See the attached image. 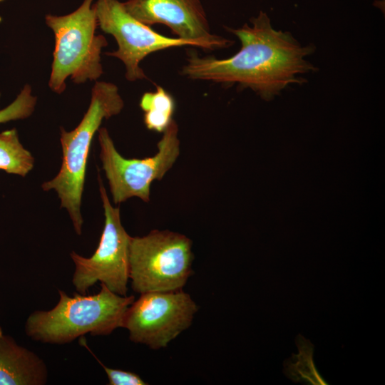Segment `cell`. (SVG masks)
Segmentation results:
<instances>
[{"label":"cell","instance_id":"obj_1","mask_svg":"<svg viewBox=\"0 0 385 385\" xmlns=\"http://www.w3.org/2000/svg\"><path fill=\"white\" fill-rule=\"evenodd\" d=\"M250 22L238 29L225 27L241 43L236 53L219 59L192 52L180 74L191 80L249 88L265 101L272 100L291 84L307 81L301 75L317 69L307 59L314 52V46H302L290 32L274 29L265 12L260 11Z\"/></svg>","mask_w":385,"mask_h":385},{"label":"cell","instance_id":"obj_2","mask_svg":"<svg viewBox=\"0 0 385 385\" xmlns=\"http://www.w3.org/2000/svg\"><path fill=\"white\" fill-rule=\"evenodd\" d=\"M59 299L52 309L36 310L27 317L25 334L43 344H65L86 334L107 336L123 327L125 313L135 300L133 295L122 296L101 284L93 295H68L58 290Z\"/></svg>","mask_w":385,"mask_h":385},{"label":"cell","instance_id":"obj_3","mask_svg":"<svg viewBox=\"0 0 385 385\" xmlns=\"http://www.w3.org/2000/svg\"><path fill=\"white\" fill-rule=\"evenodd\" d=\"M123 107L124 101L116 85L96 81L91 90L88 108L79 124L71 131L60 129L62 165L58 174L43 183L41 188L45 191L54 190L57 192L61 206L68 212L78 235L81 234L83 224L81 204L93 138L103 120L118 115Z\"/></svg>","mask_w":385,"mask_h":385},{"label":"cell","instance_id":"obj_4","mask_svg":"<svg viewBox=\"0 0 385 385\" xmlns=\"http://www.w3.org/2000/svg\"><path fill=\"white\" fill-rule=\"evenodd\" d=\"M93 0H83L74 11L63 16L47 14L46 25L55 38L48 86L61 94L69 78L74 83L97 81L103 73L101 53L108 45L98 26Z\"/></svg>","mask_w":385,"mask_h":385},{"label":"cell","instance_id":"obj_5","mask_svg":"<svg viewBox=\"0 0 385 385\" xmlns=\"http://www.w3.org/2000/svg\"><path fill=\"white\" fill-rule=\"evenodd\" d=\"M192 241L185 235L153 230L143 237H131L129 279L134 292L183 289L192 274Z\"/></svg>","mask_w":385,"mask_h":385},{"label":"cell","instance_id":"obj_6","mask_svg":"<svg viewBox=\"0 0 385 385\" xmlns=\"http://www.w3.org/2000/svg\"><path fill=\"white\" fill-rule=\"evenodd\" d=\"M98 133L100 158L114 203L120 204L133 197L148 202L151 183L160 180L179 156L180 140L176 122L173 120L163 132L156 154L143 159L123 157L106 128H100Z\"/></svg>","mask_w":385,"mask_h":385},{"label":"cell","instance_id":"obj_7","mask_svg":"<svg viewBox=\"0 0 385 385\" xmlns=\"http://www.w3.org/2000/svg\"><path fill=\"white\" fill-rule=\"evenodd\" d=\"M98 183L105 215L103 230L92 256L85 257L74 251L71 252L75 265L72 283L76 292L81 294H86L87 291L99 282L112 292L126 296L132 237L121 224L119 207L111 204L100 176Z\"/></svg>","mask_w":385,"mask_h":385},{"label":"cell","instance_id":"obj_8","mask_svg":"<svg viewBox=\"0 0 385 385\" xmlns=\"http://www.w3.org/2000/svg\"><path fill=\"white\" fill-rule=\"evenodd\" d=\"M140 294L128 308L123 327L131 342L153 349L166 347L189 328L199 309L183 289Z\"/></svg>","mask_w":385,"mask_h":385},{"label":"cell","instance_id":"obj_9","mask_svg":"<svg viewBox=\"0 0 385 385\" xmlns=\"http://www.w3.org/2000/svg\"><path fill=\"white\" fill-rule=\"evenodd\" d=\"M93 4L98 26L113 36L118 45L115 51L106 54L123 62L129 81L148 79L140 63L152 53L180 46L199 48L195 42L160 34L129 14L118 0H97Z\"/></svg>","mask_w":385,"mask_h":385},{"label":"cell","instance_id":"obj_10","mask_svg":"<svg viewBox=\"0 0 385 385\" xmlns=\"http://www.w3.org/2000/svg\"><path fill=\"white\" fill-rule=\"evenodd\" d=\"M125 11L139 21L151 26L160 24L184 40L196 43L203 50L227 48L231 39L211 33L200 0H126Z\"/></svg>","mask_w":385,"mask_h":385},{"label":"cell","instance_id":"obj_11","mask_svg":"<svg viewBox=\"0 0 385 385\" xmlns=\"http://www.w3.org/2000/svg\"><path fill=\"white\" fill-rule=\"evenodd\" d=\"M48 378L43 359L5 334L0 326V385H44Z\"/></svg>","mask_w":385,"mask_h":385},{"label":"cell","instance_id":"obj_12","mask_svg":"<svg viewBox=\"0 0 385 385\" xmlns=\"http://www.w3.org/2000/svg\"><path fill=\"white\" fill-rule=\"evenodd\" d=\"M139 105L144 113V124L150 130L163 133L173 120L175 99L160 86H156L155 91L143 93Z\"/></svg>","mask_w":385,"mask_h":385},{"label":"cell","instance_id":"obj_13","mask_svg":"<svg viewBox=\"0 0 385 385\" xmlns=\"http://www.w3.org/2000/svg\"><path fill=\"white\" fill-rule=\"evenodd\" d=\"M298 348L297 354L284 362V374L294 382L307 383L312 385H327L316 369L313 359L314 345L311 342L299 334L296 337Z\"/></svg>","mask_w":385,"mask_h":385},{"label":"cell","instance_id":"obj_14","mask_svg":"<svg viewBox=\"0 0 385 385\" xmlns=\"http://www.w3.org/2000/svg\"><path fill=\"white\" fill-rule=\"evenodd\" d=\"M34 163V157L21 143L15 128L0 133V170L25 177Z\"/></svg>","mask_w":385,"mask_h":385},{"label":"cell","instance_id":"obj_15","mask_svg":"<svg viewBox=\"0 0 385 385\" xmlns=\"http://www.w3.org/2000/svg\"><path fill=\"white\" fill-rule=\"evenodd\" d=\"M36 102L37 98L32 94L31 87L25 85L16 99L0 110V123L29 117L35 109Z\"/></svg>","mask_w":385,"mask_h":385},{"label":"cell","instance_id":"obj_16","mask_svg":"<svg viewBox=\"0 0 385 385\" xmlns=\"http://www.w3.org/2000/svg\"><path fill=\"white\" fill-rule=\"evenodd\" d=\"M98 362L103 368L108 379L109 385H146L148 384L141 377L135 373L126 371L121 369H112L106 366L94 355Z\"/></svg>","mask_w":385,"mask_h":385}]
</instances>
